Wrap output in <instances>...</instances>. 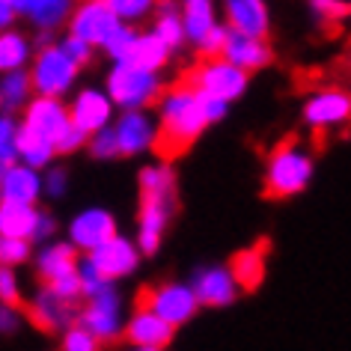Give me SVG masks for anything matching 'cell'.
I'll use <instances>...</instances> for the list:
<instances>
[{"instance_id":"cell-16","label":"cell","mask_w":351,"mask_h":351,"mask_svg":"<svg viewBox=\"0 0 351 351\" xmlns=\"http://www.w3.org/2000/svg\"><path fill=\"white\" fill-rule=\"evenodd\" d=\"M265 253H268V241L262 239L256 247L250 250H241L232 256V268H230V277L235 286L241 289H256L262 283V277H265Z\"/></svg>"},{"instance_id":"cell-19","label":"cell","mask_w":351,"mask_h":351,"mask_svg":"<svg viewBox=\"0 0 351 351\" xmlns=\"http://www.w3.org/2000/svg\"><path fill=\"white\" fill-rule=\"evenodd\" d=\"M39 215L33 212L30 203H21V199H6L0 206V232L12 235V239H27L36 230Z\"/></svg>"},{"instance_id":"cell-24","label":"cell","mask_w":351,"mask_h":351,"mask_svg":"<svg viewBox=\"0 0 351 351\" xmlns=\"http://www.w3.org/2000/svg\"><path fill=\"white\" fill-rule=\"evenodd\" d=\"M36 191H39V182H36V176H33V170H27V167H12V164L6 167V173H3V197L6 199L33 203Z\"/></svg>"},{"instance_id":"cell-12","label":"cell","mask_w":351,"mask_h":351,"mask_svg":"<svg viewBox=\"0 0 351 351\" xmlns=\"http://www.w3.org/2000/svg\"><path fill=\"white\" fill-rule=\"evenodd\" d=\"M173 328L176 324L164 322L161 315H155L149 310H137V315L125 328V337H128V342H134L140 348H164V346H170V339H173Z\"/></svg>"},{"instance_id":"cell-36","label":"cell","mask_w":351,"mask_h":351,"mask_svg":"<svg viewBox=\"0 0 351 351\" xmlns=\"http://www.w3.org/2000/svg\"><path fill=\"white\" fill-rule=\"evenodd\" d=\"M63 51V54L72 60L75 66H81V63H86V60H90V45H86L84 39H77V36H72V39H66V45L60 48Z\"/></svg>"},{"instance_id":"cell-25","label":"cell","mask_w":351,"mask_h":351,"mask_svg":"<svg viewBox=\"0 0 351 351\" xmlns=\"http://www.w3.org/2000/svg\"><path fill=\"white\" fill-rule=\"evenodd\" d=\"M77 265V256H75V247H69V244H57V247H51L45 256L39 262V274H42V283H51V280L63 277V274H72Z\"/></svg>"},{"instance_id":"cell-6","label":"cell","mask_w":351,"mask_h":351,"mask_svg":"<svg viewBox=\"0 0 351 351\" xmlns=\"http://www.w3.org/2000/svg\"><path fill=\"white\" fill-rule=\"evenodd\" d=\"M108 86H110L113 99L119 104H125V108L155 101L158 90H161V84H158V77L152 72H140V69H131V66H122V63L113 69Z\"/></svg>"},{"instance_id":"cell-29","label":"cell","mask_w":351,"mask_h":351,"mask_svg":"<svg viewBox=\"0 0 351 351\" xmlns=\"http://www.w3.org/2000/svg\"><path fill=\"white\" fill-rule=\"evenodd\" d=\"M182 33H185V27H182V21L176 19L173 10H164V15L158 19V27H155V36L164 42L167 48H176L182 42Z\"/></svg>"},{"instance_id":"cell-33","label":"cell","mask_w":351,"mask_h":351,"mask_svg":"<svg viewBox=\"0 0 351 351\" xmlns=\"http://www.w3.org/2000/svg\"><path fill=\"white\" fill-rule=\"evenodd\" d=\"M0 301H3V306H15V310H19V306H24L19 289H15L12 271L3 268V265H0Z\"/></svg>"},{"instance_id":"cell-14","label":"cell","mask_w":351,"mask_h":351,"mask_svg":"<svg viewBox=\"0 0 351 351\" xmlns=\"http://www.w3.org/2000/svg\"><path fill=\"white\" fill-rule=\"evenodd\" d=\"M226 19L235 33L247 36H265L268 33V12L262 0H226Z\"/></svg>"},{"instance_id":"cell-40","label":"cell","mask_w":351,"mask_h":351,"mask_svg":"<svg viewBox=\"0 0 351 351\" xmlns=\"http://www.w3.org/2000/svg\"><path fill=\"white\" fill-rule=\"evenodd\" d=\"M0 328L12 330V313H10V310H6V306H3V310H0Z\"/></svg>"},{"instance_id":"cell-13","label":"cell","mask_w":351,"mask_h":351,"mask_svg":"<svg viewBox=\"0 0 351 351\" xmlns=\"http://www.w3.org/2000/svg\"><path fill=\"white\" fill-rule=\"evenodd\" d=\"M167 51L170 48H167L158 36H131V42L122 48V54H119V63L131 66V69H140V72H155V69L164 66Z\"/></svg>"},{"instance_id":"cell-21","label":"cell","mask_w":351,"mask_h":351,"mask_svg":"<svg viewBox=\"0 0 351 351\" xmlns=\"http://www.w3.org/2000/svg\"><path fill=\"white\" fill-rule=\"evenodd\" d=\"M113 137H117V152L134 155V152H140V149L149 146L152 128H149L146 117H140V113H125V117L119 119L117 131H113Z\"/></svg>"},{"instance_id":"cell-17","label":"cell","mask_w":351,"mask_h":351,"mask_svg":"<svg viewBox=\"0 0 351 351\" xmlns=\"http://www.w3.org/2000/svg\"><path fill=\"white\" fill-rule=\"evenodd\" d=\"M306 122L313 128H324V125H337V122H346L348 117V95L342 90H330V93H322L306 104L304 110Z\"/></svg>"},{"instance_id":"cell-38","label":"cell","mask_w":351,"mask_h":351,"mask_svg":"<svg viewBox=\"0 0 351 351\" xmlns=\"http://www.w3.org/2000/svg\"><path fill=\"white\" fill-rule=\"evenodd\" d=\"M93 149H95V155H117V137H113V131H104L101 137H95Z\"/></svg>"},{"instance_id":"cell-10","label":"cell","mask_w":351,"mask_h":351,"mask_svg":"<svg viewBox=\"0 0 351 351\" xmlns=\"http://www.w3.org/2000/svg\"><path fill=\"white\" fill-rule=\"evenodd\" d=\"M90 265L95 268V274H99L101 280H113V277H122V274H128V271H134L137 253L128 241H122V239L113 235V239L101 241L99 247H93Z\"/></svg>"},{"instance_id":"cell-32","label":"cell","mask_w":351,"mask_h":351,"mask_svg":"<svg viewBox=\"0 0 351 351\" xmlns=\"http://www.w3.org/2000/svg\"><path fill=\"white\" fill-rule=\"evenodd\" d=\"M27 75H10L3 81V86H0V99H3L6 104H19L24 95H27Z\"/></svg>"},{"instance_id":"cell-7","label":"cell","mask_w":351,"mask_h":351,"mask_svg":"<svg viewBox=\"0 0 351 351\" xmlns=\"http://www.w3.org/2000/svg\"><path fill=\"white\" fill-rule=\"evenodd\" d=\"M119 24V19L113 15L108 6V0H86L81 10L75 12L72 21V36L84 39L86 45H101L110 36V30Z\"/></svg>"},{"instance_id":"cell-1","label":"cell","mask_w":351,"mask_h":351,"mask_svg":"<svg viewBox=\"0 0 351 351\" xmlns=\"http://www.w3.org/2000/svg\"><path fill=\"white\" fill-rule=\"evenodd\" d=\"M223 104L221 99H212V95L194 90V86H185L176 81L170 90H167V99L161 104V128L158 134L149 140L152 143V152L161 158V161H176L194 146V140L199 137L208 122L223 117Z\"/></svg>"},{"instance_id":"cell-30","label":"cell","mask_w":351,"mask_h":351,"mask_svg":"<svg viewBox=\"0 0 351 351\" xmlns=\"http://www.w3.org/2000/svg\"><path fill=\"white\" fill-rule=\"evenodd\" d=\"M313 10L322 15V21L328 24V27L333 30L337 27L339 30V21L346 19V12H348V6L342 3V0H313Z\"/></svg>"},{"instance_id":"cell-3","label":"cell","mask_w":351,"mask_h":351,"mask_svg":"<svg viewBox=\"0 0 351 351\" xmlns=\"http://www.w3.org/2000/svg\"><path fill=\"white\" fill-rule=\"evenodd\" d=\"M313 176V158L298 149V137L289 134L286 140L271 149L268 155V176H265V197L280 199L292 197L298 191L306 188Z\"/></svg>"},{"instance_id":"cell-34","label":"cell","mask_w":351,"mask_h":351,"mask_svg":"<svg viewBox=\"0 0 351 351\" xmlns=\"http://www.w3.org/2000/svg\"><path fill=\"white\" fill-rule=\"evenodd\" d=\"M108 6L117 19H137L152 6V0H108Z\"/></svg>"},{"instance_id":"cell-41","label":"cell","mask_w":351,"mask_h":351,"mask_svg":"<svg viewBox=\"0 0 351 351\" xmlns=\"http://www.w3.org/2000/svg\"><path fill=\"white\" fill-rule=\"evenodd\" d=\"M12 3V10H21V12H27L33 3H36V0H10Z\"/></svg>"},{"instance_id":"cell-35","label":"cell","mask_w":351,"mask_h":351,"mask_svg":"<svg viewBox=\"0 0 351 351\" xmlns=\"http://www.w3.org/2000/svg\"><path fill=\"white\" fill-rule=\"evenodd\" d=\"M15 155V125L10 119H0V167H10Z\"/></svg>"},{"instance_id":"cell-9","label":"cell","mask_w":351,"mask_h":351,"mask_svg":"<svg viewBox=\"0 0 351 351\" xmlns=\"http://www.w3.org/2000/svg\"><path fill=\"white\" fill-rule=\"evenodd\" d=\"M75 69H77V66H75L72 60H69L60 48L45 51V54H39L36 69H33V86H36L42 95L54 99V95H60L69 84H72Z\"/></svg>"},{"instance_id":"cell-27","label":"cell","mask_w":351,"mask_h":351,"mask_svg":"<svg viewBox=\"0 0 351 351\" xmlns=\"http://www.w3.org/2000/svg\"><path fill=\"white\" fill-rule=\"evenodd\" d=\"M69 6H72V0H36L27 12L36 19V24H42V27H57L60 19L69 12Z\"/></svg>"},{"instance_id":"cell-26","label":"cell","mask_w":351,"mask_h":351,"mask_svg":"<svg viewBox=\"0 0 351 351\" xmlns=\"http://www.w3.org/2000/svg\"><path fill=\"white\" fill-rule=\"evenodd\" d=\"M182 27L188 30V36L199 42L208 30L215 27L212 19V0H185V24Z\"/></svg>"},{"instance_id":"cell-31","label":"cell","mask_w":351,"mask_h":351,"mask_svg":"<svg viewBox=\"0 0 351 351\" xmlns=\"http://www.w3.org/2000/svg\"><path fill=\"white\" fill-rule=\"evenodd\" d=\"M24 259H27V241L3 235V241H0V265H19Z\"/></svg>"},{"instance_id":"cell-37","label":"cell","mask_w":351,"mask_h":351,"mask_svg":"<svg viewBox=\"0 0 351 351\" xmlns=\"http://www.w3.org/2000/svg\"><path fill=\"white\" fill-rule=\"evenodd\" d=\"M66 348L69 351H86V348H95V339H93V333H86V330H72L66 337Z\"/></svg>"},{"instance_id":"cell-39","label":"cell","mask_w":351,"mask_h":351,"mask_svg":"<svg viewBox=\"0 0 351 351\" xmlns=\"http://www.w3.org/2000/svg\"><path fill=\"white\" fill-rule=\"evenodd\" d=\"M12 3H10V0H0V27H6V24H10L12 21Z\"/></svg>"},{"instance_id":"cell-23","label":"cell","mask_w":351,"mask_h":351,"mask_svg":"<svg viewBox=\"0 0 351 351\" xmlns=\"http://www.w3.org/2000/svg\"><path fill=\"white\" fill-rule=\"evenodd\" d=\"M108 117H110L108 99L99 93H84L81 99H77L75 113H72V125H77L84 134H90V131H99L104 122H108Z\"/></svg>"},{"instance_id":"cell-11","label":"cell","mask_w":351,"mask_h":351,"mask_svg":"<svg viewBox=\"0 0 351 351\" xmlns=\"http://www.w3.org/2000/svg\"><path fill=\"white\" fill-rule=\"evenodd\" d=\"M221 57H226L230 63H235L244 72H253V69H262L265 63H271V51L259 36H247V33H226L223 45H221Z\"/></svg>"},{"instance_id":"cell-8","label":"cell","mask_w":351,"mask_h":351,"mask_svg":"<svg viewBox=\"0 0 351 351\" xmlns=\"http://www.w3.org/2000/svg\"><path fill=\"white\" fill-rule=\"evenodd\" d=\"M69 122H72V119L66 117V110L60 108L54 99L42 95V99H36V101L30 104L27 122H24L21 131H27V134L45 140V143H51V149H54L57 140H60V134H63V131L69 128Z\"/></svg>"},{"instance_id":"cell-2","label":"cell","mask_w":351,"mask_h":351,"mask_svg":"<svg viewBox=\"0 0 351 351\" xmlns=\"http://www.w3.org/2000/svg\"><path fill=\"white\" fill-rule=\"evenodd\" d=\"M176 212V179L170 167H149L140 176V247L155 253Z\"/></svg>"},{"instance_id":"cell-18","label":"cell","mask_w":351,"mask_h":351,"mask_svg":"<svg viewBox=\"0 0 351 351\" xmlns=\"http://www.w3.org/2000/svg\"><path fill=\"white\" fill-rule=\"evenodd\" d=\"M117 235V226H113V217L108 212H86L72 223V241L77 247H99L101 241H108Z\"/></svg>"},{"instance_id":"cell-20","label":"cell","mask_w":351,"mask_h":351,"mask_svg":"<svg viewBox=\"0 0 351 351\" xmlns=\"http://www.w3.org/2000/svg\"><path fill=\"white\" fill-rule=\"evenodd\" d=\"M194 295H197V301H203L208 306H223L235 298V283L226 271H217V268L203 271L194 283Z\"/></svg>"},{"instance_id":"cell-28","label":"cell","mask_w":351,"mask_h":351,"mask_svg":"<svg viewBox=\"0 0 351 351\" xmlns=\"http://www.w3.org/2000/svg\"><path fill=\"white\" fill-rule=\"evenodd\" d=\"M27 57V45H24L21 36H0V72H10V69H19Z\"/></svg>"},{"instance_id":"cell-22","label":"cell","mask_w":351,"mask_h":351,"mask_svg":"<svg viewBox=\"0 0 351 351\" xmlns=\"http://www.w3.org/2000/svg\"><path fill=\"white\" fill-rule=\"evenodd\" d=\"M69 315H72V310H69V301H63V298H57L54 292H48L39 298L36 304H30L27 306V319L36 324L39 330H54V328H60Z\"/></svg>"},{"instance_id":"cell-15","label":"cell","mask_w":351,"mask_h":351,"mask_svg":"<svg viewBox=\"0 0 351 351\" xmlns=\"http://www.w3.org/2000/svg\"><path fill=\"white\" fill-rule=\"evenodd\" d=\"M84 324L93 337H117V295L110 292V286H101L93 295V304L84 310Z\"/></svg>"},{"instance_id":"cell-5","label":"cell","mask_w":351,"mask_h":351,"mask_svg":"<svg viewBox=\"0 0 351 351\" xmlns=\"http://www.w3.org/2000/svg\"><path fill=\"white\" fill-rule=\"evenodd\" d=\"M137 310H149L155 315H161L170 324H182L188 322L197 310V295L191 289L182 286H170V289H143L137 295Z\"/></svg>"},{"instance_id":"cell-4","label":"cell","mask_w":351,"mask_h":351,"mask_svg":"<svg viewBox=\"0 0 351 351\" xmlns=\"http://www.w3.org/2000/svg\"><path fill=\"white\" fill-rule=\"evenodd\" d=\"M179 84L194 86V90L212 95V99L230 101L235 95H241L244 84H247V75H244V69L230 63L221 54H199L197 63L188 72L179 75Z\"/></svg>"},{"instance_id":"cell-42","label":"cell","mask_w":351,"mask_h":351,"mask_svg":"<svg viewBox=\"0 0 351 351\" xmlns=\"http://www.w3.org/2000/svg\"><path fill=\"white\" fill-rule=\"evenodd\" d=\"M51 191H54V194L63 191V173H54V179H51Z\"/></svg>"}]
</instances>
